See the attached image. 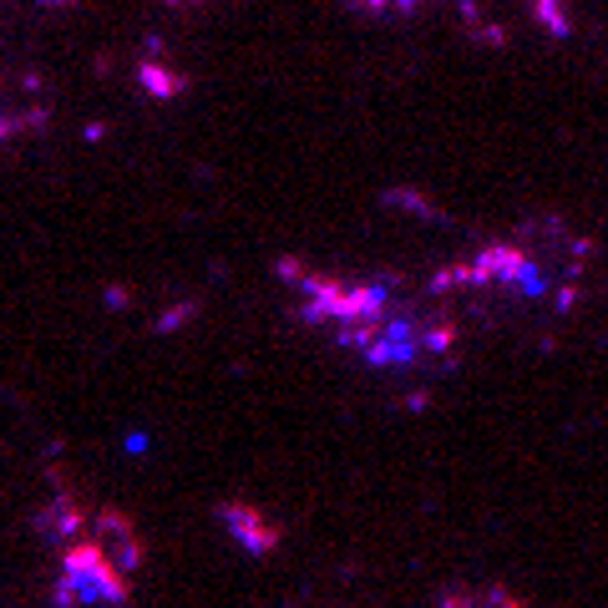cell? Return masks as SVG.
Returning a JSON list of instances; mask_svg holds the SVG:
<instances>
[{
    "label": "cell",
    "instance_id": "1",
    "mask_svg": "<svg viewBox=\"0 0 608 608\" xmlns=\"http://www.w3.org/2000/svg\"><path fill=\"white\" fill-rule=\"evenodd\" d=\"M127 603V573L102 553V543H71L61 558L56 608H122Z\"/></svg>",
    "mask_w": 608,
    "mask_h": 608
},
{
    "label": "cell",
    "instance_id": "2",
    "mask_svg": "<svg viewBox=\"0 0 608 608\" xmlns=\"http://www.w3.org/2000/svg\"><path fill=\"white\" fill-rule=\"evenodd\" d=\"M97 532H102V553L122 568V573H132L137 563H142V543H137V527L122 517V512H102L97 517Z\"/></svg>",
    "mask_w": 608,
    "mask_h": 608
}]
</instances>
